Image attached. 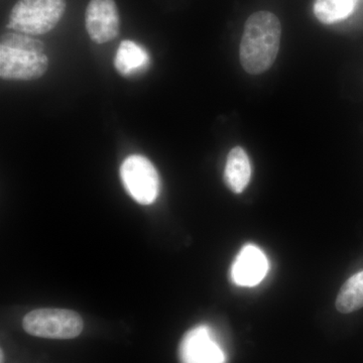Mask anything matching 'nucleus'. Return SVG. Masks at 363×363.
<instances>
[{
	"label": "nucleus",
	"mask_w": 363,
	"mask_h": 363,
	"mask_svg": "<svg viewBox=\"0 0 363 363\" xmlns=\"http://www.w3.org/2000/svg\"><path fill=\"white\" fill-rule=\"evenodd\" d=\"M363 307V271L350 277L340 289L336 298V309L350 314Z\"/></svg>",
	"instance_id": "12"
},
{
	"label": "nucleus",
	"mask_w": 363,
	"mask_h": 363,
	"mask_svg": "<svg viewBox=\"0 0 363 363\" xmlns=\"http://www.w3.org/2000/svg\"><path fill=\"white\" fill-rule=\"evenodd\" d=\"M181 363H226L225 352L207 325L189 330L179 348Z\"/></svg>",
	"instance_id": "6"
},
{
	"label": "nucleus",
	"mask_w": 363,
	"mask_h": 363,
	"mask_svg": "<svg viewBox=\"0 0 363 363\" xmlns=\"http://www.w3.org/2000/svg\"><path fill=\"white\" fill-rule=\"evenodd\" d=\"M150 55L142 45L133 40H123L117 50L114 66L123 77H133L150 66Z\"/></svg>",
	"instance_id": "9"
},
{
	"label": "nucleus",
	"mask_w": 363,
	"mask_h": 363,
	"mask_svg": "<svg viewBox=\"0 0 363 363\" xmlns=\"http://www.w3.org/2000/svg\"><path fill=\"white\" fill-rule=\"evenodd\" d=\"M252 176V166L247 152L240 147H233L227 157L224 182L235 194L243 192Z\"/></svg>",
	"instance_id": "10"
},
{
	"label": "nucleus",
	"mask_w": 363,
	"mask_h": 363,
	"mask_svg": "<svg viewBox=\"0 0 363 363\" xmlns=\"http://www.w3.org/2000/svg\"><path fill=\"white\" fill-rule=\"evenodd\" d=\"M119 174L124 189L136 202L150 205L156 201L160 193V177L150 160L140 155L126 157Z\"/></svg>",
	"instance_id": "4"
},
{
	"label": "nucleus",
	"mask_w": 363,
	"mask_h": 363,
	"mask_svg": "<svg viewBox=\"0 0 363 363\" xmlns=\"http://www.w3.org/2000/svg\"><path fill=\"white\" fill-rule=\"evenodd\" d=\"M48 68L49 59L45 52L0 45V76L4 80H35L45 75Z\"/></svg>",
	"instance_id": "5"
},
{
	"label": "nucleus",
	"mask_w": 363,
	"mask_h": 363,
	"mask_svg": "<svg viewBox=\"0 0 363 363\" xmlns=\"http://www.w3.org/2000/svg\"><path fill=\"white\" fill-rule=\"evenodd\" d=\"M85 26L90 39L105 44L118 37V9L114 0H90L85 11Z\"/></svg>",
	"instance_id": "7"
},
{
	"label": "nucleus",
	"mask_w": 363,
	"mask_h": 363,
	"mask_svg": "<svg viewBox=\"0 0 363 363\" xmlns=\"http://www.w3.org/2000/svg\"><path fill=\"white\" fill-rule=\"evenodd\" d=\"M358 2L359 0H315L313 11L318 21L332 25L347 18Z\"/></svg>",
	"instance_id": "11"
},
{
	"label": "nucleus",
	"mask_w": 363,
	"mask_h": 363,
	"mask_svg": "<svg viewBox=\"0 0 363 363\" xmlns=\"http://www.w3.org/2000/svg\"><path fill=\"white\" fill-rule=\"evenodd\" d=\"M0 45L11 49L25 51L45 52V44L42 40L35 39L32 35L23 33H6L1 35Z\"/></svg>",
	"instance_id": "13"
},
{
	"label": "nucleus",
	"mask_w": 363,
	"mask_h": 363,
	"mask_svg": "<svg viewBox=\"0 0 363 363\" xmlns=\"http://www.w3.org/2000/svg\"><path fill=\"white\" fill-rule=\"evenodd\" d=\"M281 35V21L271 11H257L247 18L240 48L245 72L259 75L271 68L279 54Z\"/></svg>",
	"instance_id": "1"
},
{
	"label": "nucleus",
	"mask_w": 363,
	"mask_h": 363,
	"mask_svg": "<svg viewBox=\"0 0 363 363\" xmlns=\"http://www.w3.org/2000/svg\"><path fill=\"white\" fill-rule=\"evenodd\" d=\"M66 7V0H18L9 14L7 28L26 35H45L56 28Z\"/></svg>",
	"instance_id": "2"
},
{
	"label": "nucleus",
	"mask_w": 363,
	"mask_h": 363,
	"mask_svg": "<svg viewBox=\"0 0 363 363\" xmlns=\"http://www.w3.org/2000/svg\"><path fill=\"white\" fill-rule=\"evenodd\" d=\"M269 271L264 252L257 245H245L230 269V279L240 286H255L262 283Z\"/></svg>",
	"instance_id": "8"
},
{
	"label": "nucleus",
	"mask_w": 363,
	"mask_h": 363,
	"mask_svg": "<svg viewBox=\"0 0 363 363\" xmlns=\"http://www.w3.org/2000/svg\"><path fill=\"white\" fill-rule=\"evenodd\" d=\"M23 329L37 337L72 339L83 330L82 318L76 312L64 309H39L23 318Z\"/></svg>",
	"instance_id": "3"
}]
</instances>
